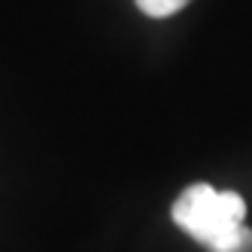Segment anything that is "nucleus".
Segmentation results:
<instances>
[{
	"mask_svg": "<svg viewBox=\"0 0 252 252\" xmlns=\"http://www.w3.org/2000/svg\"><path fill=\"white\" fill-rule=\"evenodd\" d=\"M186 3H189V0H137L140 12L152 15V19H167V15L179 12Z\"/></svg>",
	"mask_w": 252,
	"mask_h": 252,
	"instance_id": "obj_2",
	"label": "nucleus"
},
{
	"mask_svg": "<svg viewBox=\"0 0 252 252\" xmlns=\"http://www.w3.org/2000/svg\"><path fill=\"white\" fill-rule=\"evenodd\" d=\"M173 222L210 252H252L246 201L237 191H219L207 183L189 186L173 204Z\"/></svg>",
	"mask_w": 252,
	"mask_h": 252,
	"instance_id": "obj_1",
	"label": "nucleus"
}]
</instances>
